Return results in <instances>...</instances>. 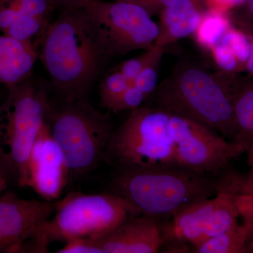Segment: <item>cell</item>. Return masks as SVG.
Returning a JSON list of instances; mask_svg holds the SVG:
<instances>
[{
    "label": "cell",
    "instance_id": "cell-1",
    "mask_svg": "<svg viewBox=\"0 0 253 253\" xmlns=\"http://www.w3.org/2000/svg\"><path fill=\"white\" fill-rule=\"evenodd\" d=\"M40 58L62 102L84 99L107 57L83 5L64 8L46 28Z\"/></svg>",
    "mask_w": 253,
    "mask_h": 253
},
{
    "label": "cell",
    "instance_id": "cell-2",
    "mask_svg": "<svg viewBox=\"0 0 253 253\" xmlns=\"http://www.w3.org/2000/svg\"><path fill=\"white\" fill-rule=\"evenodd\" d=\"M236 75L213 74L198 66H183L157 86L156 106L202 123L234 141V97L244 80Z\"/></svg>",
    "mask_w": 253,
    "mask_h": 253
},
{
    "label": "cell",
    "instance_id": "cell-3",
    "mask_svg": "<svg viewBox=\"0 0 253 253\" xmlns=\"http://www.w3.org/2000/svg\"><path fill=\"white\" fill-rule=\"evenodd\" d=\"M111 192L141 214L166 220L181 210L217 195L219 177L181 167L116 168Z\"/></svg>",
    "mask_w": 253,
    "mask_h": 253
},
{
    "label": "cell",
    "instance_id": "cell-4",
    "mask_svg": "<svg viewBox=\"0 0 253 253\" xmlns=\"http://www.w3.org/2000/svg\"><path fill=\"white\" fill-rule=\"evenodd\" d=\"M7 86L0 104V170L8 183L26 187L30 154L51 106L46 91L27 78Z\"/></svg>",
    "mask_w": 253,
    "mask_h": 253
},
{
    "label": "cell",
    "instance_id": "cell-5",
    "mask_svg": "<svg viewBox=\"0 0 253 253\" xmlns=\"http://www.w3.org/2000/svg\"><path fill=\"white\" fill-rule=\"evenodd\" d=\"M170 113L140 106L114 129L104 161L116 168L179 167L171 132Z\"/></svg>",
    "mask_w": 253,
    "mask_h": 253
},
{
    "label": "cell",
    "instance_id": "cell-6",
    "mask_svg": "<svg viewBox=\"0 0 253 253\" xmlns=\"http://www.w3.org/2000/svg\"><path fill=\"white\" fill-rule=\"evenodd\" d=\"M46 121L67 166L70 178L90 172L104 161L114 128L107 113L84 99L50 107Z\"/></svg>",
    "mask_w": 253,
    "mask_h": 253
},
{
    "label": "cell",
    "instance_id": "cell-7",
    "mask_svg": "<svg viewBox=\"0 0 253 253\" xmlns=\"http://www.w3.org/2000/svg\"><path fill=\"white\" fill-rule=\"evenodd\" d=\"M139 214L130 203L112 192L70 193L54 203V213L36 239L38 253L47 252L51 243L103 235Z\"/></svg>",
    "mask_w": 253,
    "mask_h": 253
},
{
    "label": "cell",
    "instance_id": "cell-8",
    "mask_svg": "<svg viewBox=\"0 0 253 253\" xmlns=\"http://www.w3.org/2000/svg\"><path fill=\"white\" fill-rule=\"evenodd\" d=\"M106 57L148 50L159 36V26L144 8L126 1L86 0Z\"/></svg>",
    "mask_w": 253,
    "mask_h": 253
},
{
    "label": "cell",
    "instance_id": "cell-9",
    "mask_svg": "<svg viewBox=\"0 0 253 253\" xmlns=\"http://www.w3.org/2000/svg\"><path fill=\"white\" fill-rule=\"evenodd\" d=\"M219 179L215 196L191 205L164 220V242L184 241L192 247L239 223L238 181L227 173Z\"/></svg>",
    "mask_w": 253,
    "mask_h": 253
},
{
    "label": "cell",
    "instance_id": "cell-10",
    "mask_svg": "<svg viewBox=\"0 0 253 253\" xmlns=\"http://www.w3.org/2000/svg\"><path fill=\"white\" fill-rule=\"evenodd\" d=\"M169 125L178 165L193 172L219 177L249 149L248 145L228 140L209 126L181 115L170 113Z\"/></svg>",
    "mask_w": 253,
    "mask_h": 253
},
{
    "label": "cell",
    "instance_id": "cell-11",
    "mask_svg": "<svg viewBox=\"0 0 253 253\" xmlns=\"http://www.w3.org/2000/svg\"><path fill=\"white\" fill-rule=\"evenodd\" d=\"M54 211V203L21 199L13 192L0 198V253H23L39 235Z\"/></svg>",
    "mask_w": 253,
    "mask_h": 253
},
{
    "label": "cell",
    "instance_id": "cell-12",
    "mask_svg": "<svg viewBox=\"0 0 253 253\" xmlns=\"http://www.w3.org/2000/svg\"><path fill=\"white\" fill-rule=\"evenodd\" d=\"M69 179L62 152L46 120L30 154L26 187L34 190L46 201L53 202L59 199Z\"/></svg>",
    "mask_w": 253,
    "mask_h": 253
},
{
    "label": "cell",
    "instance_id": "cell-13",
    "mask_svg": "<svg viewBox=\"0 0 253 253\" xmlns=\"http://www.w3.org/2000/svg\"><path fill=\"white\" fill-rule=\"evenodd\" d=\"M164 220L139 214L94 238L103 253H159L164 243Z\"/></svg>",
    "mask_w": 253,
    "mask_h": 253
},
{
    "label": "cell",
    "instance_id": "cell-14",
    "mask_svg": "<svg viewBox=\"0 0 253 253\" xmlns=\"http://www.w3.org/2000/svg\"><path fill=\"white\" fill-rule=\"evenodd\" d=\"M204 0H174L161 10L159 36L156 44L166 47L178 40L193 36L206 9Z\"/></svg>",
    "mask_w": 253,
    "mask_h": 253
},
{
    "label": "cell",
    "instance_id": "cell-15",
    "mask_svg": "<svg viewBox=\"0 0 253 253\" xmlns=\"http://www.w3.org/2000/svg\"><path fill=\"white\" fill-rule=\"evenodd\" d=\"M234 115L236 136L234 141L253 144V80H243L235 94Z\"/></svg>",
    "mask_w": 253,
    "mask_h": 253
},
{
    "label": "cell",
    "instance_id": "cell-16",
    "mask_svg": "<svg viewBox=\"0 0 253 253\" xmlns=\"http://www.w3.org/2000/svg\"><path fill=\"white\" fill-rule=\"evenodd\" d=\"M249 230L244 224H237L227 230L191 247L196 253H248Z\"/></svg>",
    "mask_w": 253,
    "mask_h": 253
},
{
    "label": "cell",
    "instance_id": "cell-17",
    "mask_svg": "<svg viewBox=\"0 0 253 253\" xmlns=\"http://www.w3.org/2000/svg\"><path fill=\"white\" fill-rule=\"evenodd\" d=\"M232 25L229 13L206 9L193 36H194L195 40L200 46L211 51L220 42Z\"/></svg>",
    "mask_w": 253,
    "mask_h": 253
},
{
    "label": "cell",
    "instance_id": "cell-18",
    "mask_svg": "<svg viewBox=\"0 0 253 253\" xmlns=\"http://www.w3.org/2000/svg\"><path fill=\"white\" fill-rule=\"evenodd\" d=\"M38 57L34 46L22 52L0 59V84L12 85L24 81Z\"/></svg>",
    "mask_w": 253,
    "mask_h": 253
},
{
    "label": "cell",
    "instance_id": "cell-19",
    "mask_svg": "<svg viewBox=\"0 0 253 253\" xmlns=\"http://www.w3.org/2000/svg\"><path fill=\"white\" fill-rule=\"evenodd\" d=\"M248 154V163L251 169L247 175L241 174L236 201L240 217L249 228L251 239L253 238V146L250 148Z\"/></svg>",
    "mask_w": 253,
    "mask_h": 253
},
{
    "label": "cell",
    "instance_id": "cell-20",
    "mask_svg": "<svg viewBox=\"0 0 253 253\" xmlns=\"http://www.w3.org/2000/svg\"><path fill=\"white\" fill-rule=\"evenodd\" d=\"M165 48V46L156 43L151 46V54L149 61L133 81L132 85L142 91L147 97L157 87L158 66L164 54Z\"/></svg>",
    "mask_w": 253,
    "mask_h": 253
},
{
    "label": "cell",
    "instance_id": "cell-21",
    "mask_svg": "<svg viewBox=\"0 0 253 253\" xmlns=\"http://www.w3.org/2000/svg\"><path fill=\"white\" fill-rule=\"evenodd\" d=\"M129 85V81L119 70L106 75L99 86L101 104L111 111L118 98Z\"/></svg>",
    "mask_w": 253,
    "mask_h": 253
},
{
    "label": "cell",
    "instance_id": "cell-22",
    "mask_svg": "<svg viewBox=\"0 0 253 253\" xmlns=\"http://www.w3.org/2000/svg\"><path fill=\"white\" fill-rule=\"evenodd\" d=\"M44 21L45 18L22 14L3 34L21 42L31 41L33 37L44 29Z\"/></svg>",
    "mask_w": 253,
    "mask_h": 253
},
{
    "label": "cell",
    "instance_id": "cell-23",
    "mask_svg": "<svg viewBox=\"0 0 253 253\" xmlns=\"http://www.w3.org/2000/svg\"><path fill=\"white\" fill-rule=\"evenodd\" d=\"M220 42L226 44L235 55L243 71L251 56V42L244 32L232 25L225 33Z\"/></svg>",
    "mask_w": 253,
    "mask_h": 253
},
{
    "label": "cell",
    "instance_id": "cell-24",
    "mask_svg": "<svg viewBox=\"0 0 253 253\" xmlns=\"http://www.w3.org/2000/svg\"><path fill=\"white\" fill-rule=\"evenodd\" d=\"M213 61L221 72L227 74H237L244 72L235 55L230 48L219 42L211 50Z\"/></svg>",
    "mask_w": 253,
    "mask_h": 253
},
{
    "label": "cell",
    "instance_id": "cell-25",
    "mask_svg": "<svg viewBox=\"0 0 253 253\" xmlns=\"http://www.w3.org/2000/svg\"><path fill=\"white\" fill-rule=\"evenodd\" d=\"M147 98L139 89L134 85H129L113 105L111 112L117 113L121 111L137 109Z\"/></svg>",
    "mask_w": 253,
    "mask_h": 253
},
{
    "label": "cell",
    "instance_id": "cell-26",
    "mask_svg": "<svg viewBox=\"0 0 253 253\" xmlns=\"http://www.w3.org/2000/svg\"><path fill=\"white\" fill-rule=\"evenodd\" d=\"M23 14L36 17L45 18L46 12L51 7L49 0H5Z\"/></svg>",
    "mask_w": 253,
    "mask_h": 253
},
{
    "label": "cell",
    "instance_id": "cell-27",
    "mask_svg": "<svg viewBox=\"0 0 253 253\" xmlns=\"http://www.w3.org/2000/svg\"><path fill=\"white\" fill-rule=\"evenodd\" d=\"M57 253H103L93 237H78L66 241Z\"/></svg>",
    "mask_w": 253,
    "mask_h": 253
},
{
    "label": "cell",
    "instance_id": "cell-28",
    "mask_svg": "<svg viewBox=\"0 0 253 253\" xmlns=\"http://www.w3.org/2000/svg\"><path fill=\"white\" fill-rule=\"evenodd\" d=\"M231 18L234 26L244 32L251 42V56L246 65V71L253 76V19L244 11L231 14Z\"/></svg>",
    "mask_w": 253,
    "mask_h": 253
},
{
    "label": "cell",
    "instance_id": "cell-29",
    "mask_svg": "<svg viewBox=\"0 0 253 253\" xmlns=\"http://www.w3.org/2000/svg\"><path fill=\"white\" fill-rule=\"evenodd\" d=\"M151 48L149 49L146 50V52L138 56V57L126 60L120 66L118 70L127 79L130 85H132L134 78L139 75L146 63L149 61L151 54Z\"/></svg>",
    "mask_w": 253,
    "mask_h": 253
},
{
    "label": "cell",
    "instance_id": "cell-30",
    "mask_svg": "<svg viewBox=\"0 0 253 253\" xmlns=\"http://www.w3.org/2000/svg\"><path fill=\"white\" fill-rule=\"evenodd\" d=\"M33 46L31 41L21 42L5 36H0V59L22 52Z\"/></svg>",
    "mask_w": 253,
    "mask_h": 253
},
{
    "label": "cell",
    "instance_id": "cell-31",
    "mask_svg": "<svg viewBox=\"0 0 253 253\" xmlns=\"http://www.w3.org/2000/svg\"><path fill=\"white\" fill-rule=\"evenodd\" d=\"M208 9L230 13L231 10L243 6L246 0H204Z\"/></svg>",
    "mask_w": 253,
    "mask_h": 253
},
{
    "label": "cell",
    "instance_id": "cell-32",
    "mask_svg": "<svg viewBox=\"0 0 253 253\" xmlns=\"http://www.w3.org/2000/svg\"><path fill=\"white\" fill-rule=\"evenodd\" d=\"M114 1H126L139 5L146 9L152 16L154 13L162 10L165 6H168L174 0H114Z\"/></svg>",
    "mask_w": 253,
    "mask_h": 253
},
{
    "label": "cell",
    "instance_id": "cell-33",
    "mask_svg": "<svg viewBox=\"0 0 253 253\" xmlns=\"http://www.w3.org/2000/svg\"><path fill=\"white\" fill-rule=\"evenodd\" d=\"M159 253H191V247L184 241H166L161 246Z\"/></svg>",
    "mask_w": 253,
    "mask_h": 253
},
{
    "label": "cell",
    "instance_id": "cell-34",
    "mask_svg": "<svg viewBox=\"0 0 253 253\" xmlns=\"http://www.w3.org/2000/svg\"><path fill=\"white\" fill-rule=\"evenodd\" d=\"M85 1L86 0H49L51 7L60 6L63 7V9L83 5Z\"/></svg>",
    "mask_w": 253,
    "mask_h": 253
},
{
    "label": "cell",
    "instance_id": "cell-35",
    "mask_svg": "<svg viewBox=\"0 0 253 253\" xmlns=\"http://www.w3.org/2000/svg\"><path fill=\"white\" fill-rule=\"evenodd\" d=\"M244 12L253 19V0H246L245 4Z\"/></svg>",
    "mask_w": 253,
    "mask_h": 253
},
{
    "label": "cell",
    "instance_id": "cell-36",
    "mask_svg": "<svg viewBox=\"0 0 253 253\" xmlns=\"http://www.w3.org/2000/svg\"><path fill=\"white\" fill-rule=\"evenodd\" d=\"M8 184L9 183L6 180V177H5L3 173L0 170V195L2 194L3 191L7 187Z\"/></svg>",
    "mask_w": 253,
    "mask_h": 253
},
{
    "label": "cell",
    "instance_id": "cell-37",
    "mask_svg": "<svg viewBox=\"0 0 253 253\" xmlns=\"http://www.w3.org/2000/svg\"><path fill=\"white\" fill-rule=\"evenodd\" d=\"M248 253H253V238L249 239L247 245Z\"/></svg>",
    "mask_w": 253,
    "mask_h": 253
},
{
    "label": "cell",
    "instance_id": "cell-38",
    "mask_svg": "<svg viewBox=\"0 0 253 253\" xmlns=\"http://www.w3.org/2000/svg\"><path fill=\"white\" fill-rule=\"evenodd\" d=\"M0 104H1V103H0Z\"/></svg>",
    "mask_w": 253,
    "mask_h": 253
}]
</instances>
